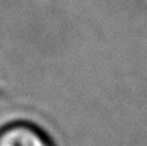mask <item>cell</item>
Instances as JSON below:
<instances>
[{"label":"cell","instance_id":"6da1fadb","mask_svg":"<svg viewBox=\"0 0 147 146\" xmlns=\"http://www.w3.org/2000/svg\"><path fill=\"white\" fill-rule=\"evenodd\" d=\"M0 146H50L38 131L27 127H15L0 136Z\"/></svg>","mask_w":147,"mask_h":146}]
</instances>
